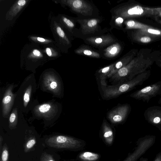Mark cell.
<instances>
[{
    "label": "cell",
    "mask_w": 161,
    "mask_h": 161,
    "mask_svg": "<svg viewBox=\"0 0 161 161\" xmlns=\"http://www.w3.org/2000/svg\"><path fill=\"white\" fill-rule=\"evenodd\" d=\"M160 53L158 51L152 52L148 48L140 49L131 61L113 75L111 79L118 84L131 80L147 70L159 58Z\"/></svg>",
    "instance_id": "obj_1"
},
{
    "label": "cell",
    "mask_w": 161,
    "mask_h": 161,
    "mask_svg": "<svg viewBox=\"0 0 161 161\" xmlns=\"http://www.w3.org/2000/svg\"><path fill=\"white\" fill-rule=\"evenodd\" d=\"M112 13L114 17H120L124 19L157 16L152 7H145L136 2H128L120 5L114 8Z\"/></svg>",
    "instance_id": "obj_2"
},
{
    "label": "cell",
    "mask_w": 161,
    "mask_h": 161,
    "mask_svg": "<svg viewBox=\"0 0 161 161\" xmlns=\"http://www.w3.org/2000/svg\"><path fill=\"white\" fill-rule=\"evenodd\" d=\"M151 73L150 70H147L130 80L108 87L104 91V97L107 98L114 97L132 90L137 86L142 85L150 77Z\"/></svg>",
    "instance_id": "obj_3"
},
{
    "label": "cell",
    "mask_w": 161,
    "mask_h": 161,
    "mask_svg": "<svg viewBox=\"0 0 161 161\" xmlns=\"http://www.w3.org/2000/svg\"><path fill=\"white\" fill-rule=\"evenodd\" d=\"M49 146L57 148L64 149L74 151L83 149L86 143L82 140L65 136H57L51 137L46 141Z\"/></svg>",
    "instance_id": "obj_4"
},
{
    "label": "cell",
    "mask_w": 161,
    "mask_h": 161,
    "mask_svg": "<svg viewBox=\"0 0 161 161\" xmlns=\"http://www.w3.org/2000/svg\"><path fill=\"white\" fill-rule=\"evenodd\" d=\"M39 45L33 42L25 45L21 52V61L26 64H33L43 63L48 60Z\"/></svg>",
    "instance_id": "obj_5"
},
{
    "label": "cell",
    "mask_w": 161,
    "mask_h": 161,
    "mask_svg": "<svg viewBox=\"0 0 161 161\" xmlns=\"http://www.w3.org/2000/svg\"><path fill=\"white\" fill-rule=\"evenodd\" d=\"M63 28L56 18L52 19L51 28L55 45L61 51L65 52L66 51V49L71 45V42Z\"/></svg>",
    "instance_id": "obj_6"
},
{
    "label": "cell",
    "mask_w": 161,
    "mask_h": 161,
    "mask_svg": "<svg viewBox=\"0 0 161 161\" xmlns=\"http://www.w3.org/2000/svg\"><path fill=\"white\" fill-rule=\"evenodd\" d=\"M126 29H136L143 33L157 37L161 40V29L144 24L132 19H128L124 22Z\"/></svg>",
    "instance_id": "obj_7"
},
{
    "label": "cell",
    "mask_w": 161,
    "mask_h": 161,
    "mask_svg": "<svg viewBox=\"0 0 161 161\" xmlns=\"http://www.w3.org/2000/svg\"><path fill=\"white\" fill-rule=\"evenodd\" d=\"M161 89V83H157L146 86L131 94L130 97L136 99L148 102L158 94Z\"/></svg>",
    "instance_id": "obj_8"
},
{
    "label": "cell",
    "mask_w": 161,
    "mask_h": 161,
    "mask_svg": "<svg viewBox=\"0 0 161 161\" xmlns=\"http://www.w3.org/2000/svg\"><path fill=\"white\" fill-rule=\"evenodd\" d=\"M63 5L68 6L72 11L84 15H91L93 8L89 3L82 0L58 1Z\"/></svg>",
    "instance_id": "obj_9"
},
{
    "label": "cell",
    "mask_w": 161,
    "mask_h": 161,
    "mask_svg": "<svg viewBox=\"0 0 161 161\" xmlns=\"http://www.w3.org/2000/svg\"><path fill=\"white\" fill-rule=\"evenodd\" d=\"M154 142L153 137H147L143 139L138 144L134 151L123 161H136L153 145Z\"/></svg>",
    "instance_id": "obj_10"
},
{
    "label": "cell",
    "mask_w": 161,
    "mask_h": 161,
    "mask_svg": "<svg viewBox=\"0 0 161 161\" xmlns=\"http://www.w3.org/2000/svg\"><path fill=\"white\" fill-rule=\"evenodd\" d=\"M138 51L137 49H132L124 55L119 60L114 63V66L108 77L111 78L119 70L128 64L136 56Z\"/></svg>",
    "instance_id": "obj_11"
},
{
    "label": "cell",
    "mask_w": 161,
    "mask_h": 161,
    "mask_svg": "<svg viewBox=\"0 0 161 161\" xmlns=\"http://www.w3.org/2000/svg\"><path fill=\"white\" fill-rule=\"evenodd\" d=\"M144 115L149 123L153 125H161V107H150L145 110Z\"/></svg>",
    "instance_id": "obj_12"
},
{
    "label": "cell",
    "mask_w": 161,
    "mask_h": 161,
    "mask_svg": "<svg viewBox=\"0 0 161 161\" xmlns=\"http://www.w3.org/2000/svg\"><path fill=\"white\" fill-rule=\"evenodd\" d=\"M129 110V107L127 104L118 107L109 113L108 118L112 123L121 122L126 117Z\"/></svg>",
    "instance_id": "obj_13"
},
{
    "label": "cell",
    "mask_w": 161,
    "mask_h": 161,
    "mask_svg": "<svg viewBox=\"0 0 161 161\" xmlns=\"http://www.w3.org/2000/svg\"><path fill=\"white\" fill-rule=\"evenodd\" d=\"M80 23L82 32L84 34L94 33L98 27L100 20L94 18L78 19Z\"/></svg>",
    "instance_id": "obj_14"
},
{
    "label": "cell",
    "mask_w": 161,
    "mask_h": 161,
    "mask_svg": "<svg viewBox=\"0 0 161 161\" xmlns=\"http://www.w3.org/2000/svg\"><path fill=\"white\" fill-rule=\"evenodd\" d=\"M86 41L94 46L103 47L115 42L114 38L109 35H103L87 38Z\"/></svg>",
    "instance_id": "obj_15"
},
{
    "label": "cell",
    "mask_w": 161,
    "mask_h": 161,
    "mask_svg": "<svg viewBox=\"0 0 161 161\" xmlns=\"http://www.w3.org/2000/svg\"><path fill=\"white\" fill-rule=\"evenodd\" d=\"M131 36L134 42L141 44H148L161 40L159 39L142 32L137 30H133Z\"/></svg>",
    "instance_id": "obj_16"
},
{
    "label": "cell",
    "mask_w": 161,
    "mask_h": 161,
    "mask_svg": "<svg viewBox=\"0 0 161 161\" xmlns=\"http://www.w3.org/2000/svg\"><path fill=\"white\" fill-rule=\"evenodd\" d=\"M29 0H19L15 2L7 12L5 16L6 19L12 20L27 5Z\"/></svg>",
    "instance_id": "obj_17"
},
{
    "label": "cell",
    "mask_w": 161,
    "mask_h": 161,
    "mask_svg": "<svg viewBox=\"0 0 161 161\" xmlns=\"http://www.w3.org/2000/svg\"><path fill=\"white\" fill-rule=\"evenodd\" d=\"M101 137L102 140L107 146L112 145L114 138V132L111 127L106 122H103L102 125Z\"/></svg>",
    "instance_id": "obj_18"
},
{
    "label": "cell",
    "mask_w": 161,
    "mask_h": 161,
    "mask_svg": "<svg viewBox=\"0 0 161 161\" xmlns=\"http://www.w3.org/2000/svg\"><path fill=\"white\" fill-rule=\"evenodd\" d=\"M42 49L48 60L55 59L61 56L60 50L55 43L43 46Z\"/></svg>",
    "instance_id": "obj_19"
},
{
    "label": "cell",
    "mask_w": 161,
    "mask_h": 161,
    "mask_svg": "<svg viewBox=\"0 0 161 161\" xmlns=\"http://www.w3.org/2000/svg\"><path fill=\"white\" fill-rule=\"evenodd\" d=\"M122 49V46L119 43L114 42L105 49L103 55L107 58H114L119 54Z\"/></svg>",
    "instance_id": "obj_20"
},
{
    "label": "cell",
    "mask_w": 161,
    "mask_h": 161,
    "mask_svg": "<svg viewBox=\"0 0 161 161\" xmlns=\"http://www.w3.org/2000/svg\"><path fill=\"white\" fill-rule=\"evenodd\" d=\"M101 157V155L98 153L85 151L79 153L76 159L78 161H98Z\"/></svg>",
    "instance_id": "obj_21"
},
{
    "label": "cell",
    "mask_w": 161,
    "mask_h": 161,
    "mask_svg": "<svg viewBox=\"0 0 161 161\" xmlns=\"http://www.w3.org/2000/svg\"><path fill=\"white\" fill-rule=\"evenodd\" d=\"M59 16V17L58 19V18H57L61 24L64 27L72 32V31L75 26V24L73 20L64 15H62Z\"/></svg>",
    "instance_id": "obj_22"
},
{
    "label": "cell",
    "mask_w": 161,
    "mask_h": 161,
    "mask_svg": "<svg viewBox=\"0 0 161 161\" xmlns=\"http://www.w3.org/2000/svg\"><path fill=\"white\" fill-rule=\"evenodd\" d=\"M75 52L79 54L92 58H99L100 57V54L98 53L90 48L83 47L75 50Z\"/></svg>",
    "instance_id": "obj_23"
},
{
    "label": "cell",
    "mask_w": 161,
    "mask_h": 161,
    "mask_svg": "<svg viewBox=\"0 0 161 161\" xmlns=\"http://www.w3.org/2000/svg\"><path fill=\"white\" fill-rule=\"evenodd\" d=\"M28 38L31 42L38 44L40 45L44 46L53 43L55 42L51 39L46 38L35 36H30Z\"/></svg>",
    "instance_id": "obj_24"
},
{
    "label": "cell",
    "mask_w": 161,
    "mask_h": 161,
    "mask_svg": "<svg viewBox=\"0 0 161 161\" xmlns=\"http://www.w3.org/2000/svg\"><path fill=\"white\" fill-rule=\"evenodd\" d=\"M114 65V63L112 64L101 69L98 71V73L100 74L101 83L102 84L104 85H105L106 84L105 81V78L106 77H108V75L111 71Z\"/></svg>",
    "instance_id": "obj_25"
},
{
    "label": "cell",
    "mask_w": 161,
    "mask_h": 161,
    "mask_svg": "<svg viewBox=\"0 0 161 161\" xmlns=\"http://www.w3.org/2000/svg\"><path fill=\"white\" fill-rule=\"evenodd\" d=\"M36 143L35 138H32L28 140L24 145V152L25 153L29 152L33 147Z\"/></svg>",
    "instance_id": "obj_26"
},
{
    "label": "cell",
    "mask_w": 161,
    "mask_h": 161,
    "mask_svg": "<svg viewBox=\"0 0 161 161\" xmlns=\"http://www.w3.org/2000/svg\"><path fill=\"white\" fill-rule=\"evenodd\" d=\"M0 161H8L9 156L8 149L6 144L3 146L1 153Z\"/></svg>",
    "instance_id": "obj_27"
},
{
    "label": "cell",
    "mask_w": 161,
    "mask_h": 161,
    "mask_svg": "<svg viewBox=\"0 0 161 161\" xmlns=\"http://www.w3.org/2000/svg\"><path fill=\"white\" fill-rule=\"evenodd\" d=\"M40 161H55V160L53 155L45 152L41 155Z\"/></svg>",
    "instance_id": "obj_28"
},
{
    "label": "cell",
    "mask_w": 161,
    "mask_h": 161,
    "mask_svg": "<svg viewBox=\"0 0 161 161\" xmlns=\"http://www.w3.org/2000/svg\"><path fill=\"white\" fill-rule=\"evenodd\" d=\"M50 108V106L49 104H44L40 106L39 110L42 113H45L49 111Z\"/></svg>",
    "instance_id": "obj_29"
},
{
    "label": "cell",
    "mask_w": 161,
    "mask_h": 161,
    "mask_svg": "<svg viewBox=\"0 0 161 161\" xmlns=\"http://www.w3.org/2000/svg\"><path fill=\"white\" fill-rule=\"evenodd\" d=\"M114 19L115 24L119 26H121L123 23L124 19L120 17H115L114 18Z\"/></svg>",
    "instance_id": "obj_30"
},
{
    "label": "cell",
    "mask_w": 161,
    "mask_h": 161,
    "mask_svg": "<svg viewBox=\"0 0 161 161\" xmlns=\"http://www.w3.org/2000/svg\"><path fill=\"white\" fill-rule=\"evenodd\" d=\"M152 9L156 12L157 16L161 18V7L152 8Z\"/></svg>",
    "instance_id": "obj_31"
},
{
    "label": "cell",
    "mask_w": 161,
    "mask_h": 161,
    "mask_svg": "<svg viewBox=\"0 0 161 161\" xmlns=\"http://www.w3.org/2000/svg\"><path fill=\"white\" fill-rule=\"evenodd\" d=\"M11 97L10 96H8L5 97L3 99V103L4 104H7L10 101Z\"/></svg>",
    "instance_id": "obj_32"
},
{
    "label": "cell",
    "mask_w": 161,
    "mask_h": 161,
    "mask_svg": "<svg viewBox=\"0 0 161 161\" xmlns=\"http://www.w3.org/2000/svg\"><path fill=\"white\" fill-rule=\"evenodd\" d=\"M24 100L25 102L26 103H28L30 100L29 96L28 94L27 93H25L24 95Z\"/></svg>",
    "instance_id": "obj_33"
},
{
    "label": "cell",
    "mask_w": 161,
    "mask_h": 161,
    "mask_svg": "<svg viewBox=\"0 0 161 161\" xmlns=\"http://www.w3.org/2000/svg\"><path fill=\"white\" fill-rule=\"evenodd\" d=\"M156 64L161 68V58H159L155 61Z\"/></svg>",
    "instance_id": "obj_34"
},
{
    "label": "cell",
    "mask_w": 161,
    "mask_h": 161,
    "mask_svg": "<svg viewBox=\"0 0 161 161\" xmlns=\"http://www.w3.org/2000/svg\"><path fill=\"white\" fill-rule=\"evenodd\" d=\"M15 118V115L14 113H12L10 117V121L11 122H13Z\"/></svg>",
    "instance_id": "obj_35"
},
{
    "label": "cell",
    "mask_w": 161,
    "mask_h": 161,
    "mask_svg": "<svg viewBox=\"0 0 161 161\" xmlns=\"http://www.w3.org/2000/svg\"><path fill=\"white\" fill-rule=\"evenodd\" d=\"M57 83L55 81L52 82L50 84V86L52 89H55L57 87Z\"/></svg>",
    "instance_id": "obj_36"
},
{
    "label": "cell",
    "mask_w": 161,
    "mask_h": 161,
    "mask_svg": "<svg viewBox=\"0 0 161 161\" xmlns=\"http://www.w3.org/2000/svg\"><path fill=\"white\" fill-rule=\"evenodd\" d=\"M154 19L155 21L158 24H159L161 25V19L157 16H155L154 17Z\"/></svg>",
    "instance_id": "obj_37"
},
{
    "label": "cell",
    "mask_w": 161,
    "mask_h": 161,
    "mask_svg": "<svg viewBox=\"0 0 161 161\" xmlns=\"http://www.w3.org/2000/svg\"><path fill=\"white\" fill-rule=\"evenodd\" d=\"M3 141V138L1 136H0V153H1L3 147L2 146V144Z\"/></svg>",
    "instance_id": "obj_38"
},
{
    "label": "cell",
    "mask_w": 161,
    "mask_h": 161,
    "mask_svg": "<svg viewBox=\"0 0 161 161\" xmlns=\"http://www.w3.org/2000/svg\"><path fill=\"white\" fill-rule=\"evenodd\" d=\"M154 161H161V155L160 154H158Z\"/></svg>",
    "instance_id": "obj_39"
},
{
    "label": "cell",
    "mask_w": 161,
    "mask_h": 161,
    "mask_svg": "<svg viewBox=\"0 0 161 161\" xmlns=\"http://www.w3.org/2000/svg\"><path fill=\"white\" fill-rule=\"evenodd\" d=\"M158 103H161V97L160 98L159 101H158Z\"/></svg>",
    "instance_id": "obj_40"
},
{
    "label": "cell",
    "mask_w": 161,
    "mask_h": 161,
    "mask_svg": "<svg viewBox=\"0 0 161 161\" xmlns=\"http://www.w3.org/2000/svg\"><path fill=\"white\" fill-rule=\"evenodd\" d=\"M141 161H147V158L144 159H143Z\"/></svg>",
    "instance_id": "obj_41"
},
{
    "label": "cell",
    "mask_w": 161,
    "mask_h": 161,
    "mask_svg": "<svg viewBox=\"0 0 161 161\" xmlns=\"http://www.w3.org/2000/svg\"><path fill=\"white\" fill-rule=\"evenodd\" d=\"M159 58H161V52L160 55L159 56Z\"/></svg>",
    "instance_id": "obj_42"
}]
</instances>
